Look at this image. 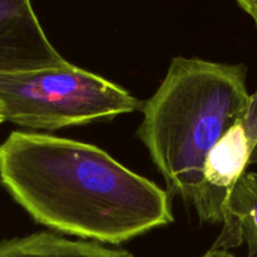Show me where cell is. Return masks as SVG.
Segmentation results:
<instances>
[{"mask_svg":"<svg viewBox=\"0 0 257 257\" xmlns=\"http://www.w3.org/2000/svg\"><path fill=\"white\" fill-rule=\"evenodd\" d=\"M0 182L38 223L112 245L173 221L171 195L100 148L15 131L0 143Z\"/></svg>","mask_w":257,"mask_h":257,"instance_id":"6da1fadb","label":"cell"},{"mask_svg":"<svg viewBox=\"0 0 257 257\" xmlns=\"http://www.w3.org/2000/svg\"><path fill=\"white\" fill-rule=\"evenodd\" d=\"M246 67L175 58L157 92L145 102L138 136L171 196L195 206L203 166L216 143L243 122L250 97Z\"/></svg>","mask_w":257,"mask_h":257,"instance_id":"7a4b0ae2","label":"cell"},{"mask_svg":"<svg viewBox=\"0 0 257 257\" xmlns=\"http://www.w3.org/2000/svg\"><path fill=\"white\" fill-rule=\"evenodd\" d=\"M0 103L8 122L45 131L110 119L145 105L124 88L70 63L0 74Z\"/></svg>","mask_w":257,"mask_h":257,"instance_id":"3957f363","label":"cell"},{"mask_svg":"<svg viewBox=\"0 0 257 257\" xmlns=\"http://www.w3.org/2000/svg\"><path fill=\"white\" fill-rule=\"evenodd\" d=\"M30 0H0V74L64 67Z\"/></svg>","mask_w":257,"mask_h":257,"instance_id":"277c9868","label":"cell"},{"mask_svg":"<svg viewBox=\"0 0 257 257\" xmlns=\"http://www.w3.org/2000/svg\"><path fill=\"white\" fill-rule=\"evenodd\" d=\"M251 145L243 122L233 125L208 153L203 166L202 185L193 206L203 222H222L223 205L246 167Z\"/></svg>","mask_w":257,"mask_h":257,"instance_id":"5b68a950","label":"cell"},{"mask_svg":"<svg viewBox=\"0 0 257 257\" xmlns=\"http://www.w3.org/2000/svg\"><path fill=\"white\" fill-rule=\"evenodd\" d=\"M222 232L212 250H226L246 243L248 257L257 255V173L245 172L223 205Z\"/></svg>","mask_w":257,"mask_h":257,"instance_id":"8992f818","label":"cell"},{"mask_svg":"<svg viewBox=\"0 0 257 257\" xmlns=\"http://www.w3.org/2000/svg\"><path fill=\"white\" fill-rule=\"evenodd\" d=\"M0 257H135L123 248H110L92 241H72L49 232L0 242Z\"/></svg>","mask_w":257,"mask_h":257,"instance_id":"52a82bcc","label":"cell"},{"mask_svg":"<svg viewBox=\"0 0 257 257\" xmlns=\"http://www.w3.org/2000/svg\"><path fill=\"white\" fill-rule=\"evenodd\" d=\"M243 127L247 133L248 141L251 145V152L257 143V90L250 97L247 112L243 118Z\"/></svg>","mask_w":257,"mask_h":257,"instance_id":"ba28073f","label":"cell"},{"mask_svg":"<svg viewBox=\"0 0 257 257\" xmlns=\"http://www.w3.org/2000/svg\"><path fill=\"white\" fill-rule=\"evenodd\" d=\"M237 4L252 18L257 27V0H236Z\"/></svg>","mask_w":257,"mask_h":257,"instance_id":"9c48e42d","label":"cell"},{"mask_svg":"<svg viewBox=\"0 0 257 257\" xmlns=\"http://www.w3.org/2000/svg\"><path fill=\"white\" fill-rule=\"evenodd\" d=\"M256 162H257V143L255 145V147L252 148V152H251L250 165H251V163H256Z\"/></svg>","mask_w":257,"mask_h":257,"instance_id":"30bf717a","label":"cell"},{"mask_svg":"<svg viewBox=\"0 0 257 257\" xmlns=\"http://www.w3.org/2000/svg\"><path fill=\"white\" fill-rule=\"evenodd\" d=\"M7 118H5V113H4V108H3V104L0 103V123L5 122Z\"/></svg>","mask_w":257,"mask_h":257,"instance_id":"8fae6325","label":"cell"}]
</instances>
